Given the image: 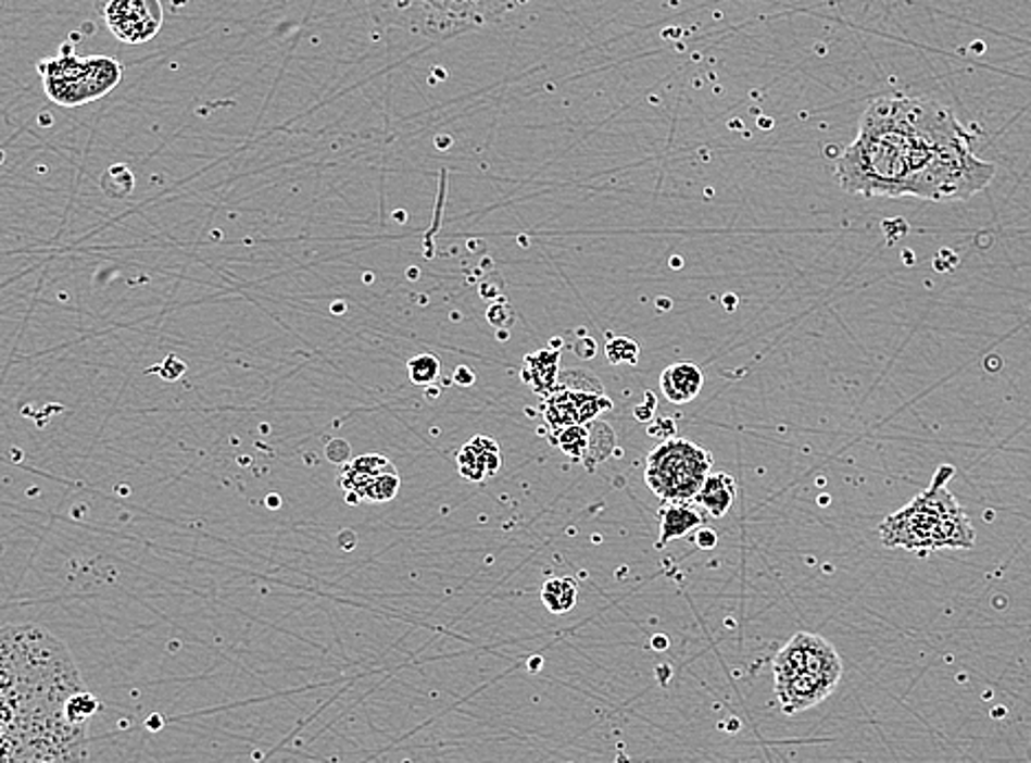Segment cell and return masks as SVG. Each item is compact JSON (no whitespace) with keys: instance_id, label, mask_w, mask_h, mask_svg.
Masks as SVG:
<instances>
[{"instance_id":"cell-1","label":"cell","mask_w":1031,"mask_h":763,"mask_svg":"<svg viewBox=\"0 0 1031 763\" xmlns=\"http://www.w3.org/2000/svg\"><path fill=\"white\" fill-rule=\"evenodd\" d=\"M996 165L972 152V135L934 100L887 95L863 115L856 139L835 163V180L867 199L968 201Z\"/></svg>"},{"instance_id":"cell-2","label":"cell","mask_w":1031,"mask_h":763,"mask_svg":"<svg viewBox=\"0 0 1031 763\" xmlns=\"http://www.w3.org/2000/svg\"><path fill=\"white\" fill-rule=\"evenodd\" d=\"M0 658L3 759H84L86 726L66 717V704L86 687L66 647L36 625L5 627Z\"/></svg>"},{"instance_id":"cell-3","label":"cell","mask_w":1031,"mask_h":763,"mask_svg":"<svg viewBox=\"0 0 1031 763\" xmlns=\"http://www.w3.org/2000/svg\"><path fill=\"white\" fill-rule=\"evenodd\" d=\"M953 475L955 468L951 464L936 468L923 493L880 524L878 533L887 548L928 554L944 548L970 550L975 546V528L964 506L946 487Z\"/></svg>"},{"instance_id":"cell-4","label":"cell","mask_w":1031,"mask_h":763,"mask_svg":"<svg viewBox=\"0 0 1031 763\" xmlns=\"http://www.w3.org/2000/svg\"><path fill=\"white\" fill-rule=\"evenodd\" d=\"M775 693L779 702L801 713L833 693L842 676V662L833 645L818 634H796L775 655Z\"/></svg>"},{"instance_id":"cell-5","label":"cell","mask_w":1031,"mask_h":763,"mask_svg":"<svg viewBox=\"0 0 1031 763\" xmlns=\"http://www.w3.org/2000/svg\"><path fill=\"white\" fill-rule=\"evenodd\" d=\"M372 16L410 34L447 40L500 18L513 0H363Z\"/></svg>"},{"instance_id":"cell-6","label":"cell","mask_w":1031,"mask_h":763,"mask_svg":"<svg viewBox=\"0 0 1031 763\" xmlns=\"http://www.w3.org/2000/svg\"><path fill=\"white\" fill-rule=\"evenodd\" d=\"M47 98L64 109H75L96 102L109 95L124 75L122 64L115 58L90 55L79 58L71 45L60 55L45 58L38 64Z\"/></svg>"},{"instance_id":"cell-7","label":"cell","mask_w":1031,"mask_h":763,"mask_svg":"<svg viewBox=\"0 0 1031 763\" xmlns=\"http://www.w3.org/2000/svg\"><path fill=\"white\" fill-rule=\"evenodd\" d=\"M711 466V451L684 438H669L649 453L644 483L665 502H693L708 480Z\"/></svg>"},{"instance_id":"cell-8","label":"cell","mask_w":1031,"mask_h":763,"mask_svg":"<svg viewBox=\"0 0 1031 763\" xmlns=\"http://www.w3.org/2000/svg\"><path fill=\"white\" fill-rule=\"evenodd\" d=\"M566 376L568 378H558V386L545 395L541 403V416L550 436L573 425L596 421V416L614 408L590 372L573 370Z\"/></svg>"},{"instance_id":"cell-9","label":"cell","mask_w":1031,"mask_h":763,"mask_svg":"<svg viewBox=\"0 0 1031 763\" xmlns=\"http://www.w3.org/2000/svg\"><path fill=\"white\" fill-rule=\"evenodd\" d=\"M104 21L111 34L126 45H143L163 27L161 0H106Z\"/></svg>"},{"instance_id":"cell-10","label":"cell","mask_w":1031,"mask_h":763,"mask_svg":"<svg viewBox=\"0 0 1031 763\" xmlns=\"http://www.w3.org/2000/svg\"><path fill=\"white\" fill-rule=\"evenodd\" d=\"M550 442L564 451L573 462L592 466L607 460L614 451V431L605 423L590 421L552 434Z\"/></svg>"},{"instance_id":"cell-11","label":"cell","mask_w":1031,"mask_h":763,"mask_svg":"<svg viewBox=\"0 0 1031 763\" xmlns=\"http://www.w3.org/2000/svg\"><path fill=\"white\" fill-rule=\"evenodd\" d=\"M457 471L468 483H485L491 475H495L502 466L500 445L493 438L476 436L472 442H466L455 455Z\"/></svg>"},{"instance_id":"cell-12","label":"cell","mask_w":1031,"mask_h":763,"mask_svg":"<svg viewBox=\"0 0 1031 763\" xmlns=\"http://www.w3.org/2000/svg\"><path fill=\"white\" fill-rule=\"evenodd\" d=\"M704 388V374L695 363L682 361L669 365L661 374V390L669 403L684 405L697 399Z\"/></svg>"},{"instance_id":"cell-13","label":"cell","mask_w":1031,"mask_h":763,"mask_svg":"<svg viewBox=\"0 0 1031 763\" xmlns=\"http://www.w3.org/2000/svg\"><path fill=\"white\" fill-rule=\"evenodd\" d=\"M558 365H561L558 350L543 348L532 354H526L524 367H521L524 384L532 388L539 397L550 395L558 386Z\"/></svg>"},{"instance_id":"cell-14","label":"cell","mask_w":1031,"mask_h":763,"mask_svg":"<svg viewBox=\"0 0 1031 763\" xmlns=\"http://www.w3.org/2000/svg\"><path fill=\"white\" fill-rule=\"evenodd\" d=\"M390 466H394V464L384 455H361V458L350 460L343 466L341 478H339V485L348 493V504L363 502V491L369 485V480L374 478V475H379L381 471H386Z\"/></svg>"},{"instance_id":"cell-15","label":"cell","mask_w":1031,"mask_h":763,"mask_svg":"<svg viewBox=\"0 0 1031 763\" xmlns=\"http://www.w3.org/2000/svg\"><path fill=\"white\" fill-rule=\"evenodd\" d=\"M704 522V515L693 506V502H667L661 509V539L658 548L667 546L674 539H682L689 533L697 530Z\"/></svg>"},{"instance_id":"cell-16","label":"cell","mask_w":1031,"mask_h":763,"mask_svg":"<svg viewBox=\"0 0 1031 763\" xmlns=\"http://www.w3.org/2000/svg\"><path fill=\"white\" fill-rule=\"evenodd\" d=\"M734 498H737V485H734V478L728 473H711L708 475V480L704 483L702 491L697 493V498L693 500V504H697L702 511H706L711 517L719 520L724 517L732 504H734Z\"/></svg>"},{"instance_id":"cell-17","label":"cell","mask_w":1031,"mask_h":763,"mask_svg":"<svg viewBox=\"0 0 1031 763\" xmlns=\"http://www.w3.org/2000/svg\"><path fill=\"white\" fill-rule=\"evenodd\" d=\"M577 597H579V588H577V581L570 577L548 579L541 588V601L545 610L552 614H566L575 610Z\"/></svg>"},{"instance_id":"cell-18","label":"cell","mask_w":1031,"mask_h":763,"mask_svg":"<svg viewBox=\"0 0 1031 763\" xmlns=\"http://www.w3.org/2000/svg\"><path fill=\"white\" fill-rule=\"evenodd\" d=\"M399 489H401V478L397 468L390 466L381 471L379 475H374V478L369 480V485L363 491V502H374V504L390 502L397 498Z\"/></svg>"},{"instance_id":"cell-19","label":"cell","mask_w":1031,"mask_h":763,"mask_svg":"<svg viewBox=\"0 0 1031 763\" xmlns=\"http://www.w3.org/2000/svg\"><path fill=\"white\" fill-rule=\"evenodd\" d=\"M407 372H410L412 384L431 386L440 376V359L433 354H416L407 361Z\"/></svg>"},{"instance_id":"cell-20","label":"cell","mask_w":1031,"mask_h":763,"mask_svg":"<svg viewBox=\"0 0 1031 763\" xmlns=\"http://www.w3.org/2000/svg\"><path fill=\"white\" fill-rule=\"evenodd\" d=\"M605 354H607L612 365H618V363H631L633 365V363H638L640 348L629 337H616L605 346Z\"/></svg>"},{"instance_id":"cell-21","label":"cell","mask_w":1031,"mask_h":763,"mask_svg":"<svg viewBox=\"0 0 1031 763\" xmlns=\"http://www.w3.org/2000/svg\"><path fill=\"white\" fill-rule=\"evenodd\" d=\"M150 372H156L163 380H178L185 374V363L176 354H169L161 365L152 367Z\"/></svg>"},{"instance_id":"cell-22","label":"cell","mask_w":1031,"mask_h":763,"mask_svg":"<svg viewBox=\"0 0 1031 763\" xmlns=\"http://www.w3.org/2000/svg\"><path fill=\"white\" fill-rule=\"evenodd\" d=\"M453 380H455L457 386L468 388V386L476 384V374H474V370H468L466 365H460V367H455V372H453Z\"/></svg>"},{"instance_id":"cell-23","label":"cell","mask_w":1031,"mask_h":763,"mask_svg":"<svg viewBox=\"0 0 1031 763\" xmlns=\"http://www.w3.org/2000/svg\"><path fill=\"white\" fill-rule=\"evenodd\" d=\"M695 543L697 548L702 550H713L717 546V533L711 530V528H702L697 535H695Z\"/></svg>"},{"instance_id":"cell-24","label":"cell","mask_w":1031,"mask_h":763,"mask_svg":"<svg viewBox=\"0 0 1031 763\" xmlns=\"http://www.w3.org/2000/svg\"><path fill=\"white\" fill-rule=\"evenodd\" d=\"M268 506H271V509H275V506H277V498H275V496H271V498H268Z\"/></svg>"}]
</instances>
